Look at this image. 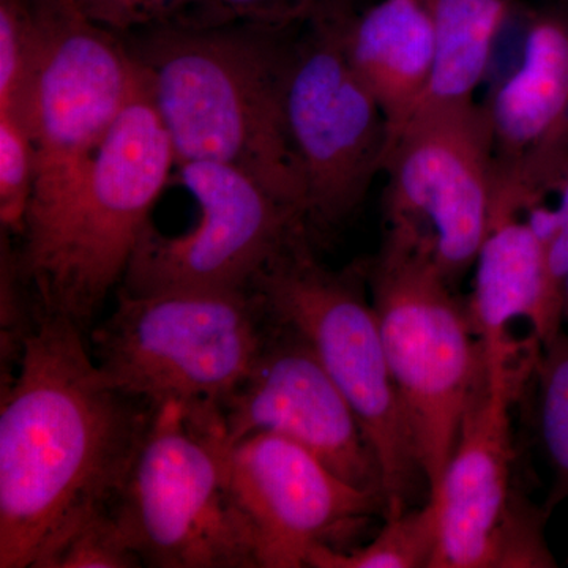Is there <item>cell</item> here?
<instances>
[{
	"instance_id": "d6986e66",
	"label": "cell",
	"mask_w": 568,
	"mask_h": 568,
	"mask_svg": "<svg viewBox=\"0 0 568 568\" xmlns=\"http://www.w3.org/2000/svg\"><path fill=\"white\" fill-rule=\"evenodd\" d=\"M437 549L435 504L410 507L387 519L383 530L361 548H317L308 559L312 568H433Z\"/></svg>"
},
{
	"instance_id": "5bb4252c",
	"label": "cell",
	"mask_w": 568,
	"mask_h": 568,
	"mask_svg": "<svg viewBox=\"0 0 568 568\" xmlns=\"http://www.w3.org/2000/svg\"><path fill=\"white\" fill-rule=\"evenodd\" d=\"M223 418L231 446L256 433L287 437L347 484L384 499L379 462L353 407L287 325L267 316L260 354L224 405Z\"/></svg>"
},
{
	"instance_id": "4fadbf2b",
	"label": "cell",
	"mask_w": 568,
	"mask_h": 568,
	"mask_svg": "<svg viewBox=\"0 0 568 568\" xmlns=\"http://www.w3.org/2000/svg\"><path fill=\"white\" fill-rule=\"evenodd\" d=\"M231 477L260 568L308 567L315 549H346L373 515H386L383 496L347 484L301 444L272 433L234 444Z\"/></svg>"
},
{
	"instance_id": "7c38bea8",
	"label": "cell",
	"mask_w": 568,
	"mask_h": 568,
	"mask_svg": "<svg viewBox=\"0 0 568 568\" xmlns=\"http://www.w3.org/2000/svg\"><path fill=\"white\" fill-rule=\"evenodd\" d=\"M521 376L511 364L487 365V381L463 422L435 504L433 568L555 567L545 544L547 511L515 504L510 406Z\"/></svg>"
},
{
	"instance_id": "5b68a950",
	"label": "cell",
	"mask_w": 568,
	"mask_h": 568,
	"mask_svg": "<svg viewBox=\"0 0 568 568\" xmlns=\"http://www.w3.org/2000/svg\"><path fill=\"white\" fill-rule=\"evenodd\" d=\"M174 168L170 134L140 77L65 219L39 250L18 254L40 315L69 317L85 332L122 283Z\"/></svg>"
},
{
	"instance_id": "6da1fadb",
	"label": "cell",
	"mask_w": 568,
	"mask_h": 568,
	"mask_svg": "<svg viewBox=\"0 0 568 568\" xmlns=\"http://www.w3.org/2000/svg\"><path fill=\"white\" fill-rule=\"evenodd\" d=\"M153 407L103 375L84 331L40 315L0 406V568H50L114 510Z\"/></svg>"
},
{
	"instance_id": "30bf717a",
	"label": "cell",
	"mask_w": 568,
	"mask_h": 568,
	"mask_svg": "<svg viewBox=\"0 0 568 568\" xmlns=\"http://www.w3.org/2000/svg\"><path fill=\"white\" fill-rule=\"evenodd\" d=\"M347 18L306 26L287 73L284 110L304 175L310 233L332 230L357 211L390 145L386 115L347 58Z\"/></svg>"
},
{
	"instance_id": "e0dca14e",
	"label": "cell",
	"mask_w": 568,
	"mask_h": 568,
	"mask_svg": "<svg viewBox=\"0 0 568 568\" xmlns=\"http://www.w3.org/2000/svg\"><path fill=\"white\" fill-rule=\"evenodd\" d=\"M343 44L386 115L392 145L416 115L432 80L435 33L428 3L381 0L343 22Z\"/></svg>"
},
{
	"instance_id": "603a6c76",
	"label": "cell",
	"mask_w": 568,
	"mask_h": 568,
	"mask_svg": "<svg viewBox=\"0 0 568 568\" xmlns=\"http://www.w3.org/2000/svg\"><path fill=\"white\" fill-rule=\"evenodd\" d=\"M355 0H209L211 22L244 21L302 28L354 14Z\"/></svg>"
},
{
	"instance_id": "d4e9b609",
	"label": "cell",
	"mask_w": 568,
	"mask_h": 568,
	"mask_svg": "<svg viewBox=\"0 0 568 568\" xmlns=\"http://www.w3.org/2000/svg\"><path fill=\"white\" fill-rule=\"evenodd\" d=\"M0 250V353L2 368L9 366L2 379H9L10 368L20 362L26 339L36 327L40 313L29 308L24 293L29 286L21 274L18 252L11 246V237L3 233Z\"/></svg>"
},
{
	"instance_id": "ac0fdd59",
	"label": "cell",
	"mask_w": 568,
	"mask_h": 568,
	"mask_svg": "<svg viewBox=\"0 0 568 568\" xmlns=\"http://www.w3.org/2000/svg\"><path fill=\"white\" fill-rule=\"evenodd\" d=\"M426 3L435 33V65L418 111L474 103V92L487 77L497 37L506 21L508 0Z\"/></svg>"
},
{
	"instance_id": "9c48e42d",
	"label": "cell",
	"mask_w": 568,
	"mask_h": 568,
	"mask_svg": "<svg viewBox=\"0 0 568 568\" xmlns=\"http://www.w3.org/2000/svg\"><path fill=\"white\" fill-rule=\"evenodd\" d=\"M173 175L192 197L193 219L174 234L145 223L122 280L125 293L250 291L286 242L308 230L297 209L230 164L175 163Z\"/></svg>"
},
{
	"instance_id": "7a4b0ae2",
	"label": "cell",
	"mask_w": 568,
	"mask_h": 568,
	"mask_svg": "<svg viewBox=\"0 0 568 568\" xmlns=\"http://www.w3.org/2000/svg\"><path fill=\"white\" fill-rule=\"evenodd\" d=\"M294 29L175 22L122 39L166 126L175 163L237 168L306 220L304 175L284 110Z\"/></svg>"
},
{
	"instance_id": "52a82bcc",
	"label": "cell",
	"mask_w": 568,
	"mask_h": 568,
	"mask_svg": "<svg viewBox=\"0 0 568 568\" xmlns=\"http://www.w3.org/2000/svg\"><path fill=\"white\" fill-rule=\"evenodd\" d=\"M231 448L220 410L153 407L114 507L142 566L260 567L233 488Z\"/></svg>"
},
{
	"instance_id": "8992f818",
	"label": "cell",
	"mask_w": 568,
	"mask_h": 568,
	"mask_svg": "<svg viewBox=\"0 0 568 568\" xmlns=\"http://www.w3.org/2000/svg\"><path fill=\"white\" fill-rule=\"evenodd\" d=\"M252 290L265 315L308 343L353 407L379 462L386 521L405 514L425 478L362 271L325 267L313 253L312 233L301 230Z\"/></svg>"
},
{
	"instance_id": "ba28073f",
	"label": "cell",
	"mask_w": 568,
	"mask_h": 568,
	"mask_svg": "<svg viewBox=\"0 0 568 568\" xmlns=\"http://www.w3.org/2000/svg\"><path fill=\"white\" fill-rule=\"evenodd\" d=\"M265 331L267 315L253 290H121L114 312L93 331V358L115 387L152 407L223 413Z\"/></svg>"
},
{
	"instance_id": "8fae6325",
	"label": "cell",
	"mask_w": 568,
	"mask_h": 568,
	"mask_svg": "<svg viewBox=\"0 0 568 568\" xmlns=\"http://www.w3.org/2000/svg\"><path fill=\"white\" fill-rule=\"evenodd\" d=\"M387 230L424 239L454 284L487 234L495 138L485 104L418 111L388 149Z\"/></svg>"
},
{
	"instance_id": "3957f363",
	"label": "cell",
	"mask_w": 568,
	"mask_h": 568,
	"mask_svg": "<svg viewBox=\"0 0 568 568\" xmlns=\"http://www.w3.org/2000/svg\"><path fill=\"white\" fill-rule=\"evenodd\" d=\"M365 274L429 496L485 386L487 354L424 239L387 230Z\"/></svg>"
},
{
	"instance_id": "484cf974",
	"label": "cell",
	"mask_w": 568,
	"mask_h": 568,
	"mask_svg": "<svg viewBox=\"0 0 568 568\" xmlns=\"http://www.w3.org/2000/svg\"><path fill=\"white\" fill-rule=\"evenodd\" d=\"M555 196V215L547 242L548 328L547 339L564 328V291L568 278V159L548 181Z\"/></svg>"
},
{
	"instance_id": "44dd1931",
	"label": "cell",
	"mask_w": 568,
	"mask_h": 568,
	"mask_svg": "<svg viewBox=\"0 0 568 568\" xmlns=\"http://www.w3.org/2000/svg\"><path fill=\"white\" fill-rule=\"evenodd\" d=\"M36 182L31 134L20 118L0 115V224L9 237L26 233Z\"/></svg>"
},
{
	"instance_id": "7402d4cb",
	"label": "cell",
	"mask_w": 568,
	"mask_h": 568,
	"mask_svg": "<svg viewBox=\"0 0 568 568\" xmlns=\"http://www.w3.org/2000/svg\"><path fill=\"white\" fill-rule=\"evenodd\" d=\"M82 13L118 36L175 22H211L209 0H74Z\"/></svg>"
},
{
	"instance_id": "4316f807",
	"label": "cell",
	"mask_w": 568,
	"mask_h": 568,
	"mask_svg": "<svg viewBox=\"0 0 568 568\" xmlns=\"http://www.w3.org/2000/svg\"><path fill=\"white\" fill-rule=\"evenodd\" d=\"M564 324H568V278L566 283V291H564V308H562Z\"/></svg>"
},
{
	"instance_id": "2e32d148",
	"label": "cell",
	"mask_w": 568,
	"mask_h": 568,
	"mask_svg": "<svg viewBox=\"0 0 568 568\" xmlns=\"http://www.w3.org/2000/svg\"><path fill=\"white\" fill-rule=\"evenodd\" d=\"M495 159L549 178L568 159V9L530 20L518 65L485 104Z\"/></svg>"
},
{
	"instance_id": "277c9868",
	"label": "cell",
	"mask_w": 568,
	"mask_h": 568,
	"mask_svg": "<svg viewBox=\"0 0 568 568\" xmlns=\"http://www.w3.org/2000/svg\"><path fill=\"white\" fill-rule=\"evenodd\" d=\"M33 50L22 119L36 182L20 256L39 250L80 196L93 159L140 85L125 40L74 0H26Z\"/></svg>"
},
{
	"instance_id": "cb8c5ba5",
	"label": "cell",
	"mask_w": 568,
	"mask_h": 568,
	"mask_svg": "<svg viewBox=\"0 0 568 568\" xmlns=\"http://www.w3.org/2000/svg\"><path fill=\"white\" fill-rule=\"evenodd\" d=\"M141 559L123 536L114 510L97 515L69 538L50 568H132Z\"/></svg>"
},
{
	"instance_id": "9a60e30c",
	"label": "cell",
	"mask_w": 568,
	"mask_h": 568,
	"mask_svg": "<svg viewBox=\"0 0 568 568\" xmlns=\"http://www.w3.org/2000/svg\"><path fill=\"white\" fill-rule=\"evenodd\" d=\"M544 183L495 160L491 207L478 252L470 320L487 364L514 361L510 325L526 321L544 345L548 328L547 235L552 204Z\"/></svg>"
},
{
	"instance_id": "ffe728a7",
	"label": "cell",
	"mask_w": 568,
	"mask_h": 568,
	"mask_svg": "<svg viewBox=\"0 0 568 568\" xmlns=\"http://www.w3.org/2000/svg\"><path fill=\"white\" fill-rule=\"evenodd\" d=\"M537 426L551 469V488L544 510L551 514L568 500V331L540 346L536 365Z\"/></svg>"
}]
</instances>
